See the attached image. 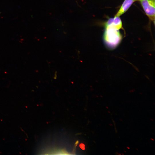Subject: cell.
Returning <instances> with one entry per match:
<instances>
[{"label":"cell","instance_id":"1","mask_svg":"<svg viewBox=\"0 0 155 155\" xmlns=\"http://www.w3.org/2000/svg\"><path fill=\"white\" fill-rule=\"evenodd\" d=\"M104 36L106 44L111 48L117 45L122 38L119 30L112 28H105Z\"/></svg>","mask_w":155,"mask_h":155},{"label":"cell","instance_id":"2","mask_svg":"<svg viewBox=\"0 0 155 155\" xmlns=\"http://www.w3.org/2000/svg\"><path fill=\"white\" fill-rule=\"evenodd\" d=\"M140 1L146 15L154 24L155 0H141Z\"/></svg>","mask_w":155,"mask_h":155},{"label":"cell","instance_id":"3","mask_svg":"<svg viewBox=\"0 0 155 155\" xmlns=\"http://www.w3.org/2000/svg\"><path fill=\"white\" fill-rule=\"evenodd\" d=\"M122 23L119 17L109 19L105 24V28H112L119 30L122 28Z\"/></svg>","mask_w":155,"mask_h":155},{"label":"cell","instance_id":"4","mask_svg":"<svg viewBox=\"0 0 155 155\" xmlns=\"http://www.w3.org/2000/svg\"><path fill=\"white\" fill-rule=\"evenodd\" d=\"M134 1V0H125L115 17H119L125 12Z\"/></svg>","mask_w":155,"mask_h":155},{"label":"cell","instance_id":"5","mask_svg":"<svg viewBox=\"0 0 155 155\" xmlns=\"http://www.w3.org/2000/svg\"><path fill=\"white\" fill-rule=\"evenodd\" d=\"M141 0H134V1H141Z\"/></svg>","mask_w":155,"mask_h":155}]
</instances>
